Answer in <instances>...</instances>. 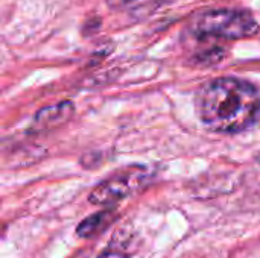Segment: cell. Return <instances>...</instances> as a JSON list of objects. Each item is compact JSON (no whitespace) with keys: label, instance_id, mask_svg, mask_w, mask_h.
<instances>
[{"label":"cell","instance_id":"cell-7","mask_svg":"<svg viewBox=\"0 0 260 258\" xmlns=\"http://www.w3.org/2000/svg\"><path fill=\"white\" fill-rule=\"evenodd\" d=\"M84 26H85V27H84V33H85V35H90V33H93V32H96V30L99 29V26H101V18H91V20H88Z\"/></svg>","mask_w":260,"mask_h":258},{"label":"cell","instance_id":"cell-5","mask_svg":"<svg viewBox=\"0 0 260 258\" xmlns=\"http://www.w3.org/2000/svg\"><path fill=\"white\" fill-rule=\"evenodd\" d=\"M116 211L113 208L94 213L93 216L84 219L78 228H76V234L82 239H91L96 237L99 234H102L114 220H116Z\"/></svg>","mask_w":260,"mask_h":258},{"label":"cell","instance_id":"cell-8","mask_svg":"<svg viewBox=\"0 0 260 258\" xmlns=\"http://www.w3.org/2000/svg\"><path fill=\"white\" fill-rule=\"evenodd\" d=\"M256 163H257V164H259V166H260V152H259V154H257V157H256Z\"/></svg>","mask_w":260,"mask_h":258},{"label":"cell","instance_id":"cell-6","mask_svg":"<svg viewBox=\"0 0 260 258\" xmlns=\"http://www.w3.org/2000/svg\"><path fill=\"white\" fill-rule=\"evenodd\" d=\"M96 258H129V254L126 252V249L123 246H117L113 242L111 246H108L107 249H104Z\"/></svg>","mask_w":260,"mask_h":258},{"label":"cell","instance_id":"cell-2","mask_svg":"<svg viewBox=\"0 0 260 258\" xmlns=\"http://www.w3.org/2000/svg\"><path fill=\"white\" fill-rule=\"evenodd\" d=\"M259 32V24L250 12L238 9H215L198 15L190 24L195 40H242Z\"/></svg>","mask_w":260,"mask_h":258},{"label":"cell","instance_id":"cell-1","mask_svg":"<svg viewBox=\"0 0 260 258\" xmlns=\"http://www.w3.org/2000/svg\"><path fill=\"white\" fill-rule=\"evenodd\" d=\"M197 108L201 122L209 129L238 134L259 120L260 91L241 78H218L200 90Z\"/></svg>","mask_w":260,"mask_h":258},{"label":"cell","instance_id":"cell-3","mask_svg":"<svg viewBox=\"0 0 260 258\" xmlns=\"http://www.w3.org/2000/svg\"><path fill=\"white\" fill-rule=\"evenodd\" d=\"M149 178V172L143 166H129L123 170L116 172L110 178L104 179L98 184L88 196V201L93 205H104L110 207L114 205L139 189H142Z\"/></svg>","mask_w":260,"mask_h":258},{"label":"cell","instance_id":"cell-4","mask_svg":"<svg viewBox=\"0 0 260 258\" xmlns=\"http://www.w3.org/2000/svg\"><path fill=\"white\" fill-rule=\"evenodd\" d=\"M73 113H75V105L70 100L41 108L34 119L32 131L43 132V131L56 129L64 123H67L72 119Z\"/></svg>","mask_w":260,"mask_h":258}]
</instances>
